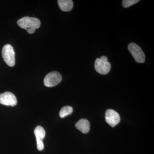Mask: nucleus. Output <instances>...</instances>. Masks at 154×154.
<instances>
[{"mask_svg": "<svg viewBox=\"0 0 154 154\" xmlns=\"http://www.w3.org/2000/svg\"><path fill=\"white\" fill-rule=\"evenodd\" d=\"M128 49L137 62L143 63L145 61V55L141 48L135 43H130Z\"/></svg>", "mask_w": 154, "mask_h": 154, "instance_id": "nucleus-3", "label": "nucleus"}, {"mask_svg": "<svg viewBox=\"0 0 154 154\" xmlns=\"http://www.w3.org/2000/svg\"><path fill=\"white\" fill-rule=\"evenodd\" d=\"M17 103V97L11 92H6L0 94V104L14 107Z\"/></svg>", "mask_w": 154, "mask_h": 154, "instance_id": "nucleus-6", "label": "nucleus"}, {"mask_svg": "<svg viewBox=\"0 0 154 154\" xmlns=\"http://www.w3.org/2000/svg\"><path fill=\"white\" fill-rule=\"evenodd\" d=\"M100 60L102 61H104L107 62L108 61V59H107V58L105 56H102L100 58Z\"/></svg>", "mask_w": 154, "mask_h": 154, "instance_id": "nucleus-13", "label": "nucleus"}, {"mask_svg": "<svg viewBox=\"0 0 154 154\" xmlns=\"http://www.w3.org/2000/svg\"><path fill=\"white\" fill-rule=\"evenodd\" d=\"M105 118L107 124L112 127L118 124L120 120L119 114L112 109H108L106 110Z\"/></svg>", "mask_w": 154, "mask_h": 154, "instance_id": "nucleus-5", "label": "nucleus"}, {"mask_svg": "<svg viewBox=\"0 0 154 154\" xmlns=\"http://www.w3.org/2000/svg\"><path fill=\"white\" fill-rule=\"evenodd\" d=\"M17 24L20 28L25 29L28 33L32 34L35 32L36 29L40 27L41 22L37 18L26 17L19 19Z\"/></svg>", "mask_w": 154, "mask_h": 154, "instance_id": "nucleus-1", "label": "nucleus"}, {"mask_svg": "<svg viewBox=\"0 0 154 154\" xmlns=\"http://www.w3.org/2000/svg\"><path fill=\"white\" fill-rule=\"evenodd\" d=\"M2 55L5 62L9 66L12 67L15 64V53L13 46L10 44L4 45L2 50Z\"/></svg>", "mask_w": 154, "mask_h": 154, "instance_id": "nucleus-2", "label": "nucleus"}, {"mask_svg": "<svg viewBox=\"0 0 154 154\" xmlns=\"http://www.w3.org/2000/svg\"><path fill=\"white\" fill-rule=\"evenodd\" d=\"M57 2L60 8L64 12L71 11L73 7V2L72 0H58Z\"/></svg>", "mask_w": 154, "mask_h": 154, "instance_id": "nucleus-10", "label": "nucleus"}, {"mask_svg": "<svg viewBox=\"0 0 154 154\" xmlns=\"http://www.w3.org/2000/svg\"><path fill=\"white\" fill-rule=\"evenodd\" d=\"M34 133L36 136L37 149L39 151L42 150L44 148L42 140L45 136V130L42 127L38 126L34 129Z\"/></svg>", "mask_w": 154, "mask_h": 154, "instance_id": "nucleus-8", "label": "nucleus"}, {"mask_svg": "<svg viewBox=\"0 0 154 154\" xmlns=\"http://www.w3.org/2000/svg\"><path fill=\"white\" fill-rule=\"evenodd\" d=\"M62 80V76L59 72L53 71L46 75L44 79L45 85L47 87H53L57 85Z\"/></svg>", "mask_w": 154, "mask_h": 154, "instance_id": "nucleus-4", "label": "nucleus"}, {"mask_svg": "<svg viewBox=\"0 0 154 154\" xmlns=\"http://www.w3.org/2000/svg\"><path fill=\"white\" fill-rule=\"evenodd\" d=\"M95 68L96 71L100 74L106 75L110 72L111 64L108 61H104L97 58L95 60Z\"/></svg>", "mask_w": 154, "mask_h": 154, "instance_id": "nucleus-7", "label": "nucleus"}, {"mask_svg": "<svg viewBox=\"0 0 154 154\" xmlns=\"http://www.w3.org/2000/svg\"><path fill=\"white\" fill-rule=\"evenodd\" d=\"M73 110L72 107L71 106H66L63 107L60 111V116L61 118H63L72 113Z\"/></svg>", "mask_w": 154, "mask_h": 154, "instance_id": "nucleus-11", "label": "nucleus"}, {"mask_svg": "<svg viewBox=\"0 0 154 154\" xmlns=\"http://www.w3.org/2000/svg\"><path fill=\"white\" fill-rule=\"evenodd\" d=\"M77 129L83 133H88L90 130V123L88 119H82L77 122L75 124Z\"/></svg>", "mask_w": 154, "mask_h": 154, "instance_id": "nucleus-9", "label": "nucleus"}, {"mask_svg": "<svg viewBox=\"0 0 154 154\" xmlns=\"http://www.w3.org/2000/svg\"><path fill=\"white\" fill-rule=\"evenodd\" d=\"M139 0H124L122 1V5L125 8H127L138 2Z\"/></svg>", "mask_w": 154, "mask_h": 154, "instance_id": "nucleus-12", "label": "nucleus"}]
</instances>
